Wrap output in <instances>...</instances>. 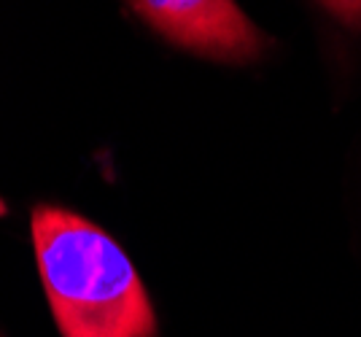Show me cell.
Instances as JSON below:
<instances>
[{"instance_id": "6da1fadb", "label": "cell", "mask_w": 361, "mask_h": 337, "mask_svg": "<svg viewBox=\"0 0 361 337\" xmlns=\"http://www.w3.org/2000/svg\"><path fill=\"white\" fill-rule=\"evenodd\" d=\"M32 248L62 337H157V313L106 230L57 205L32 211Z\"/></svg>"}, {"instance_id": "7a4b0ae2", "label": "cell", "mask_w": 361, "mask_h": 337, "mask_svg": "<svg viewBox=\"0 0 361 337\" xmlns=\"http://www.w3.org/2000/svg\"><path fill=\"white\" fill-rule=\"evenodd\" d=\"M133 8L167 41L221 62L262 57L267 38L235 0H130Z\"/></svg>"}, {"instance_id": "277c9868", "label": "cell", "mask_w": 361, "mask_h": 337, "mask_svg": "<svg viewBox=\"0 0 361 337\" xmlns=\"http://www.w3.org/2000/svg\"><path fill=\"white\" fill-rule=\"evenodd\" d=\"M6 214H8V211H6V202L0 200V216H6Z\"/></svg>"}, {"instance_id": "3957f363", "label": "cell", "mask_w": 361, "mask_h": 337, "mask_svg": "<svg viewBox=\"0 0 361 337\" xmlns=\"http://www.w3.org/2000/svg\"><path fill=\"white\" fill-rule=\"evenodd\" d=\"M348 27H361V0H321Z\"/></svg>"}]
</instances>
